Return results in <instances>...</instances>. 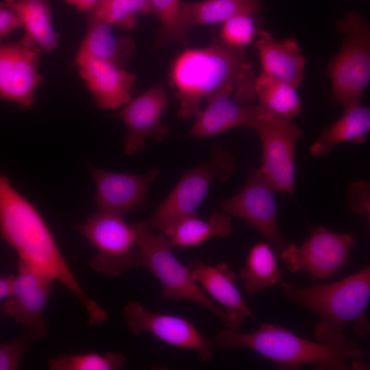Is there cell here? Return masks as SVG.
Listing matches in <instances>:
<instances>
[{
  "instance_id": "3957f363",
  "label": "cell",
  "mask_w": 370,
  "mask_h": 370,
  "mask_svg": "<svg viewBox=\"0 0 370 370\" xmlns=\"http://www.w3.org/2000/svg\"><path fill=\"white\" fill-rule=\"evenodd\" d=\"M285 296L321 319L313 333L318 342L336 347H356L348 339L345 326L352 323L356 335L369 334L370 324L365 310L370 299V267L366 266L338 281L299 287L282 281Z\"/></svg>"
},
{
  "instance_id": "e575fe53",
  "label": "cell",
  "mask_w": 370,
  "mask_h": 370,
  "mask_svg": "<svg viewBox=\"0 0 370 370\" xmlns=\"http://www.w3.org/2000/svg\"><path fill=\"white\" fill-rule=\"evenodd\" d=\"M68 4L86 14L97 10L105 0H64Z\"/></svg>"
},
{
  "instance_id": "6da1fadb",
  "label": "cell",
  "mask_w": 370,
  "mask_h": 370,
  "mask_svg": "<svg viewBox=\"0 0 370 370\" xmlns=\"http://www.w3.org/2000/svg\"><path fill=\"white\" fill-rule=\"evenodd\" d=\"M256 74L244 48L220 39L201 49H188L174 59L169 72L170 84L179 102L177 114L193 119L200 105L225 88L233 90V99L249 105L256 99Z\"/></svg>"
},
{
  "instance_id": "8992f818",
  "label": "cell",
  "mask_w": 370,
  "mask_h": 370,
  "mask_svg": "<svg viewBox=\"0 0 370 370\" xmlns=\"http://www.w3.org/2000/svg\"><path fill=\"white\" fill-rule=\"evenodd\" d=\"M335 26L343 38L328 66L330 101L345 108L361 103L370 82V29L362 15L354 11L345 13Z\"/></svg>"
},
{
  "instance_id": "5bb4252c",
  "label": "cell",
  "mask_w": 370,
  "mask_h": 370,
  "mask_svg": "<svg viewBox=\"0 0 370 370\" xmlns=\"http://www.w3.org/2000/svg\"><path fill=\"white\" fill-rule=\"evenodd\" d=\"M41 49L27 37L18 41L0 40V98L29 108L42 77L38 71Z\"/></svg>"
},
{
  "instance_id": "52a82bcc",
  "label": "cell",
  "mask_w": 370,
  "mask_h": 370,
  "mask_svg": "<svg viewBox=\"0 0 370 370\" xmlns=\"http://www.w3.org/2000/svg\"><path fill=\"white\" fill-rule=\"evenodd\" d=\"M211 149L210 157L186 171L156 208L147 222L151 229L165 235L180 220L197 214V209L214 180L224 182L229 180L236 167V158L219 144L212 145Z\"/></svg>"
},
{
  "instance_id": "ac0fdd59",
  "label": "cell",
  "mask_w": 370,
  "mask_h": 370,
  "mask_svg": "<svg viewBox=\"0 0 370 370\" xmlns=\"http://www.w3.org/2000/svg\"><path fill=\"white\" fill-rule=\"evenodd\" d=\"M232 95L233 90L225 88L208 97L206 106L195 116L188 136L207 138L236 127L254 130L262 106L241 105Z\"/></svg>"
},
{
  "instance_id": "5b68a950",
  "label": "cell",
  "mask_w": 370,
  "mask_h": 370,
  "mask_svg": "<svg viewBox=\"0 0 370 370\" xmlns=\"http://www.w3.org/2000/svg\"><path fill=\"white\" fill-rule=\"evenodd\" d=\"M131 225L136 234L141 265L158 279L163 297L175 301L193 302L217 317L226 328L241 330L242 323L219 307L193 279L190 269L173 255L165 235L156 232L147 222Z\"/></svg>"
},
{
  "instance_id": "9c48e42d",
  "label": "cell",
  "mask_w": 370,
  "mask_h": 370,
  "mask_svg": "<svg viewBox=\"0 0 370 370\" xmlns=\"http://www.w3.org/2000/svg\"><path fill=\"white\" fill-rule=\"evenodd\" d=\"M262 108L254 128L262 144L260 169L276 191L293 196L295 181V148L303 132L292 120Z\"/></svg>"
},
{
  "instance_id": "ffe728a7",
  "label": "cell",
  "mask_w": 370,
  "mask_h": 370,
  "mask_svg": "<svg viewBox=\"0 0 370 370\" xmlns=\"http://www.w3.org/2000/svg\"><path fill=\"white\" fill-rule=\"evenodd\" d=\"M190 270L193 279L206 293L223 306L229 314L241 323L245 317L256 319L236 286V273L227 263L211 265L195 260Z\"/></svg>"
},
{
  "instance_id": "30bf717a",
  "label": "cell",
  "mask_w": 370,
  "mask_h": 370,
  "mask_svg": "<svg viewBox=\"0 0 370 370\" xmlns=\"http://www.w3.org/2000/svg\"><path fill=\"white\" fill-rule=\"evenodd\" d=\"M275 192L260 168L254 169L248 173L241 190L219 204L223 212L245 221L259 232L279 257L291 243L280 232Z\"/></svg>"
},
{
  "instance_id": "4316f807",
  "label": "cell",
  "mask_w": 370,
  "mask_h": 370,
  "mask_svg": "<svg viewBox=\"0 0 370 370\" xmlns=\"http://www.w3.org/2000/svg\"><path fill=\"white\" fill-rule=\"evenodd\" d=\"M254 90L264 109L290 120L301 113L297 89L292 85L262 71L256 75Z\"/></svg>"
},
{
  "instance_id": "44dd1931",
  "label": "cell",
  "mask_w": 370,
  "mask_h": 370,
  "mask_svg": "<svg viewBox=\"0 0 370 370\" xmlns=\"http://www.w3.org/2000/svg\"><path fill=\"white\" fill-rule=\"evenodd\" d=\"M87 30L75 58L90 57L126 69L136 53L132 37L116 38L109 24L92 13H86Z\"/></svg>"
},
{
  "instance_id": "4fadbf2b",
  "label": "cell",
  "mask_w": 370,
  "mask_h": 370,
  "mask_svg": "<svg viewBox=\"0 0 370 370\" xmlns=\"http://www.w3.org/2000/svg\"><path fill=\"white\" fill-rule=\"evenodd\" d=\"M123 318L134 335L148 332L169 345L193 351L203 362L213 357V341L182 317L155 313L138 301H130L123 308Z\"/></svg>"
},
{
  "instance_id": "8fae6325",
  "label": "cell",
  "mask_w": 370,
  "mask_h": 370,
  "mask_svg": "<svg viewBox=\"0 0 370 370\" xmlns=\"http://www.w3.org/2000/svg\"><path fill=\"white\" fill-rule=\"evenodd\" d=\"M356 244L352 234L319 226L301 245L291 243L279 258L292 273L304 271L314 280H326L350 264V253Z\"/></svg>"
},
{
  "instance_id": "277c9868",
  "label": "cell",
  "mask_w": 370,
  "mask_h": 370,
  "mask_svg": "<svg viewBox=\"0 0 370 370\" xmlns=\"http://www.w3.org/2000/svg\"><path fill=\"white\" fill-rule=\"evenodd\" d=\"M220 350L249 349L273 362L280 369L297 370L305 365L317 369L347 370V361L364 356L356 347H336L304 338L289 330L262 323L257 330L242 333L231 329L219 331L213 340Z\"/></svg>"
},
{
  "instance_id": "7402d4cb",
  "label": "cell",
  "mask_w": 370,
  "mask_h": 370,
  "mask_svg": "<svg viewBox=\"0 0 370 370\" xmlns=\"http://www.w3.org/2000/svg\"><path fill=\"white\" fill-rule=\"evenodd\" d=\"M341 116L325 127L310 147V153L317 158L328 156L338 145L353 141L361 144L370 131V108L361 103L344 108Z\"/></svg>"
},
{
  "instance_id": "2e32d148",
  "label": "cell",
  "mask_w": 370,
  "mask_h": 370,
  "mask_svg": "<svg viewBox=\"0 0 370 370\" xmlns=\"http://www.w3.org/2000/svg\"><path fill=\"white\" fill-rule=\"evenodd\" d=\"M89 169L95 184L98 210L123 217L143 205L150 185L160 174L157 167L142 175L112 172L92 165Z\"/></svg>"
},
{
  "instance_id": "d6986e66",
  "label": "cell",
  "mask_w": 370,
  "mask_h": 370,
  "mask_svg": "<svg viewBox=\"0 0 370 370\" xmlns=\"http://www.w3.org/2000/svg\"><path fill=\"white\" fill-rule=\"evenodd\" d=\"M256 34L255 47L262 71L298 89L306 64L298 42L291 38L278 41L266 30H259Z\"/></svg>"
},
{
  "instance_id": "d4e9b609",
  "label": "cell",
  "mask_w": 370,
  "mask_h": 370,
  "mask_svg": "<svg viewBox=\"0 0 370 370\" xmlns=\"http://www.w3.org/2000/svg\"><path fill=\"white\" fill-rule=\"evenodd\" d=\"M16 10L27 37L40 49L51 51L58 45L49 0H7Z\"/></svg>"
},
{
  "instance_id": "e0dca14e",
  "label": "cell",
  "mask_w": 370,
  "mask_h": 370,
  "mask_svg": "<svg viewBox=\"0 0 370 370\" xmlns=\"http://www.w3.org/2000/svg\"><path fill=\"white\" fill-rule=\"evenodd\" d=\"M80 77L101 110H117L132 99L136 77L112 62L90 58H74Z\"/></svg>"
},
{
  "instance_id": "603a6c76",
  "label": "cell",
  "mask_w": 370,
  "mask_h": 370,
  "mask_svg": "<svg viewBox=\"0 0 370 370\" xmlns=\"http://www.w3.org/2000/svg\"><path fill=\"white\" fill-rule=\"evenodd\" d=\"M260 10L257 0H203L181 2L180 21L184 34L196 25L223 23L242 13L256 14Z\"/></svg>"
},
{
  "instance_id": "cb8c5ba5",
  "label": "cell",
  "mask_w": 370,
  "mask_h": 370,
  "mask_svg": "<svg viewBox=\"0 0 370 370\" xmlns=\"http://www.w3.org/2000/svg\"><path fill=\"white\" fill-rule=\"evenodd\" d=\"M233 232L230 215L212 212L207 220L197 214L177 221L165 234L171 247H188L199 245L209 239L230 237Z\"/></svg>"
},
{
  "instance_id": "836d02e7",
  "label": "cell",
  "mask_w": 370,
  "mask_h": 370,
  "mask_svg": "<svg viewBox=\"0 0 370 370\" xmlns=\"http://www.w3.org/2000/svg\"><path fill=\"white\" fill-rule=\"evenodd\" d=\"M21 26L18 15L13 5L7 0L0 3V38Z\"/></svg>"
},
{
  "instance_id": "d590c367",
  "label": "cell",
  "mask_w": 370,
  "mask_h": 370,
  "mask_svg": "<svg viewBox=\"0 0 370 370\" xmlns=\"http://www.w3.org/2000/svg\"><path fill=\"white\" fill-rule=\"evenodd\" d=\"M14 275H0V301L4 300L11 293Z\"/></svg>"
},
{
  "instance_id": "f1b7e54d",
  "label": "cell",
  "mask_w": 370,
  "mask_h": 370,
  "mask_svg": "<svg viewBox=\"0 0 370 370\" xmlns=\"http://www.w3.org/2000/svg\"><path fill=\"white\" fill-rule=\"evenodd\" d=\"M92 13L110 25L130 31L137 25V15L151 13L149 0H105Z\"/></svg>"
},
{
  "instance_id": "d6a6232c",
  "label": "cell",
  "mask_w": 370,
  "mask_h": 370,
  "mask_svg": "<svg viewBox=\"0 0 370 370\" xmlns=\"http://www.w3.org/2000/svg\"><path fill=\"white\" fill-rule=\"evenodd\" d=\"M349 208L357 214H369V183L360 181L350 185L347 196Z\"/></svg>"
},
{
  "instance_id": "9a60e30c",
  "label": "cell",
  "mask_w": 370,
  "mask_h": 370,
  "mask_svg": "<svg viewBox=\"0 0 370 370\" xmlns=\"http://www.w3.org/2000/svg\"><path fill=\"white\" fill-rule=\"evenodd\" d=\"M168 102L164 86L156 84L121 107L116 116L126 125L124 153L134 156L145 149V140L162 141L169 134L162 116Z\"/></svg>"
},
{
  "instance_id": "7c38bea8",
  "label": "cell",
  "mask_w": 370,
  "mask_h": 370,
  "mask_svg": "<svg viewBox=\"0 0 370 370\" xmlns=\"http://www.w3.org/2000/svg\"><path fill=\"white\" fill-rule=\"evenodd\" d=\"M54 281L45 273L18 259L11 293L1 306L2 313L28 330L35 338H44L48 332L45 310Z\"/></svg>"
},
{
  "instance_id": "7a4b0ae2",
  "label": "cell",
  "mask_w": 370,
  "mask_h": 370,
  "mask_svg": "<svg viewBox=\"0 0 370 370\" xmlns=\"http://www.w3.org/2000/svg\"><path fill=\"white\" fill-rule=\"evenodd\" d=\"M0 233L18 259L58 281L77 297L88 312L89 324L101 325L108 319L107 312L85 293L36 208L1 173Z\"/></svg>"
},
{
  "instance_id": "484cf974",
  "label": "cell",
  "mask_w": 370,
  "mask_h": 370,
  "mask_svg": "<svg viewBox=\"0 0 370 370\" xmlns=\"http://www.w3.org/2000/svg\"><path fill=\"white\" fill-rule=\"evenodd\" d=\"M239 275L243 288L248 294L279 284L282 281V274L272 246L265 242L254 245L249 250Z\"/></svg>"
},
{
  "instance_id": "f546056e",
  "label": "cell",
  "mask_w": 370,
  "mask_h": 370,
  "mask_svg": "<svg viewBox=\"0 0 370 370\" xmlns=\"http://www.w3.org/2000/svg\"><path fill=\"white\" fill-rule=\"evenodd\" d=\"M181 2L180 0H149L151 13L156 16L161 24L157 45H167L173 41L188 43V36L180 25Z\"/></svg>"
},
{
  "instance_id": "4dcf8cb0",
  "label": "cell",
  "mask_w": 370,
  "mask_h": 370,
  "mask_svg": "<svg viewBox=\"0 0 370 370\" xmlns=\"http://www.w3.org/2000/svg\"><path fill=\"white\" fill-rule=\"evenodd\" d=\"M254 14L242 13L234 15L222 23L219 39L236 47L252 42L256 36Z\"/></svg>"
},
{
  "instance_id": "83f0119b",
  "label": "cell",
  "mask_w": 370,
  "mask_h": 370,
  "mask_svg": "<svg viewBox=\"0 0 370 370\" xmlns=\"http://www.w3.org/2000/svg\"><path fill=\"white\" fill-rule=\"evenodd\" d=\"M126 359L119 353L86 352L64 354L48 361L51 370H118L125 367Z\"/></svg>"
},
{
  "instance_id": "1f68e13d",
  "label": "cell",
  "mask_w": 370,
  "mask_h": 370,
  "mask_svg": "<svg viewBox=\"0 0 370 370\" xmlns=\"http://www.w3.org/2000/svg\"><path fill=\"white\" fill-rule=\"evenodd\" d=\"M29 332L0 345V370H15L25 354L30 349L33 339Z\"/></svg>"
},
{
  "instance_id": "ba28073f",
  "label": "cell",
  "mask_w": 370,
  "mask_h": 370,
  "mask_svg": "<svg viewBox=\"0 0 370 370\" xmlns=\"http://www.w3.org/2000/svg\"><path fill=\"white\" fill-rule=\"evenodd\" d=\"M119 214L97 210L86 220L75 225L96 249L90 266L97 272L119 276L126 271L141 266L136 234Z\"/></svg>"
}]
</instances>
